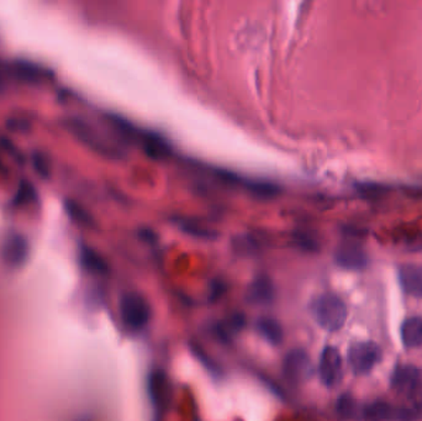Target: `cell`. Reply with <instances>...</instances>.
<instances>
[{
  "instance_id": "7a4b0ae2",
  "label": "cell",
  "mask_w": 422,
  "mask_h": 421,
  "mask_svg": "<svg viewBox=\"0 0 422 421\" xmlns=\"http://www.w3.org/2000/svg\"><path fill=\"white\" fill-rule=\"evenodd\" d=\"M121 316L130 329H143L151 320V306L138 293H128L121 301Z\"/></svg>"
},
{
  "instance_id": "6da1fadb",
  "label": "cell",
  "mask_w": 422,
  "mask_h": 421,
  "mask_svg": "<svg viewBox=\"0 0 422 421\" xmlns=\"http://www.w3.org/2000/svg\"><path fill=\"white\" fill-rule=\"evenodd\" d=\"M312 311L317 324L331 333L342 329L347 319V308L344 301L334 294L317 298L312 306Z\"/></svg>"
},
{
  "instance_id": "277c9868",
  "label": "cell",
  "mask_w": 422,
  "mask_h": 421,
  "mask_svg": "<svg viewBox=\"0 0 422 421\" xmlns=\"http://www.w3.org/2000/svg\"><path fill=\"white\" fill-rule=\"evenodd\" d=\"M319 373L322 383L332 388L340 383L344 375V363L339 350L332 346L324 348L319 363Z\"/></svg>"
},
{
  "instance_id": "8992f818",
  "label": "cell",
  "mask_w": 422,
  "mask_h": 421,
  "mask_svg": "<svg viewBox=\"0 0 422 421\" xmlns=\"http://www.w3.org/2000/svg\"><path fill=\"white\" fill-rule=\"evenodd\" d=\"M336 262L342 269H362L367 266L368 257L361 246L357 244H344L335 254Z\"/></svg>"
},
{
  "instance_id": "8fae6325",
  "label": "cell",
  "mask_w": 422,
  "mask_h": 421,
  "mask_svg": "<svg viewBox=\"0 0 422 421\" xmlns=\"http://www.w3.org/2000/svg\"><path fill=\"white\" fill-rule=\"evenodd\" d=\"M257 330L261 333L263 338H266L267 341L271 343H282L283 338V331L280 325L277 323L276 320L269 319V318H262L258 320Z\"/></svg>"
},
{
  "instance_id": "5b68a950",
  "label": "cell",
  "mask_w": 422,
  "mask_h": 421,
  "mask_svg": "<svg viewBox=\"0 0 422 421\" xmlns=\"http://www.w3.org/2000/svg\"><path fill=\"white\" fill-rule=\"evenodd\" d=\"M68 128L81 141L88 145L89 147L97 150L98 152L103 153L106 156H119L118 150L113 145L106 142L104 137H101L97 131H94L91 126L87 125L84 121L69 120L67 123Z\"/></svg>"
},
{
  "instance_id": "52a82bcc",
  "label": "cell",
  "mask_w": 422,
  "mask_h": 421,
  "mask_svg": "<svg viewBox=\"0 0 422 421\" xmlns=\"http://www.w3.org/2000/svg\"><path fill=\"white\" fill-rule=\"evenodd\" d=\"M421 380V375L418 368L413 366H403L394 370L391 377V385L395 392L404 395L413 394Z\"/></svg>"
},
{
  "instance_id": "9a60e30c",
  "label": "cell",
  "mask_w": 422,
  "mask_h": 421,
  "mask_svg": "<svg viewBox=\"0 0 422 421\" xmlns=\"http://www.w3.org/2000/svg\"><path fill=\"white\" fill-rule=\"evenodd\" d=\"M67 210H68V213L71 214V217H72L74 220H77L79 224H83V225H91V224H92V219H91V217L83 210V208L78 207L77 204L69 203L68 205H67Z\"/></svg>"
},
{
  "instance_id": "4fadbf2b",
  "label": "cell",
  "mask_w": 422,
  "mask_h": 421,
  "mask_svg": "<svg viewBox=\"0 0 422 421\" xmlns=\"http://www.w3.org/2000/svg\"><path fill=\"white\" fill-rule=\"evenodd\" d=\"M251 298L253 301H271L272 284L267 278H258L251 286Z\"/></svg>"
},
{
  "instance_id": "30bf717a",
  "label": "cell",
  "mask_w": 422,
  "mask_h": 421,
  "mask_svg": "<svg viewBox=\"0 0 422 421\" xmlns=\"http://www.w3.org/2000/svg\"><path fill=\"white\" fill-rule=\"evenodd\" d=\"M401 340L408 348L422 346V318L415 316L405 320L401 326Z\"/></svg>"
},
{
  "instance_id": "3957f363",
  "label": "cell",
  "mask_w": 422,
  "mask_h": 421,
  "mask_svg": "<svg viewBox=\"0 0 422 421\" xmlns=\"http://www.w3.org/2000/svg\"><path fill=\"white\" fill-rule=\"evenodd\" d=\"M381 360V348L371 341L354 343L349 350V366L356 373H368Z\"/></svg>"
},
{
  "instance_id": "ba28073f",
  "label": "cell",
  "mask_w": 422,
  "mask_h": 421,
  "mask_svg": "<svg viewBox=\"0 0 422 421\" xmlns=\"http://www.w3.org/2000/svg\"><path fill=\"white\" fill-rule=\"evenodd\" d=\"M310 361L303 351L290 352L284 361V373L289 382H300L308 377Z\"/></svg>"
},
{
  "instance_id": "9c48e42d",
  "label": "cell",
  "mask_w": 422,
  "mask_h": 421,
  "mask_svg": "<svg viewBox=\"0 0 422 421\" xmlns=\"http://www.w3.org/2000/svg\"><path fill=\"white\" fill-rule=\"evenodd\" d=\"M399 278L405 292L422 298V269L416 266H404L400 269Z\"/></svg>"
},
{
  "instance_id": "5bb4252c",
  "label": "cell",
  "mask_w": 422,
  "mask_h": 421,
  "mask_svg": "<svg viewBox=\"0 0 422 421\" xmlns=\"http://www.w3.org/2000/svg\"><path fill=\"white\" fill-rule=\"evenodd\" d=\"M357 410V405L354 399L349 395V394H344L342 397H340L339 402H337V412L340 414L341 417H354Z\"/></svg>"
},
{
  "instance_id": "7c38bea8",
  "label": "cell",
  "mask_w": 422,
  "mask_h": 421,
  "mask_svg": "<svg viewBox=\"0 0 422 421\" xmlns=\"http://www.w3.org/2000/svg\"><path fill=\"white\" fill-rule=\"evenodd\" d=\"M363 415L368 421H386L394 415V409L389 404L376 402L364 409Z\"/></svg>"
},
{
  "instance_id": "2e32d148",
  "label": "cell",
  "mask_w": 422,
  "mask_h": 421,
  "mask_svg": "<svg viewBox=\"0 0 422 421\" xmlns=\"http://www.w3.org/2000/svg\"><path fill=\"white\" fill-rule=\"evenodd\" d=\"M86 259H87L88 262L91 264V266H93V269H104L103 261H101L98 256H96V254H94L93 251H87V254H86Z\"/></svg>"
}]
</instances>
